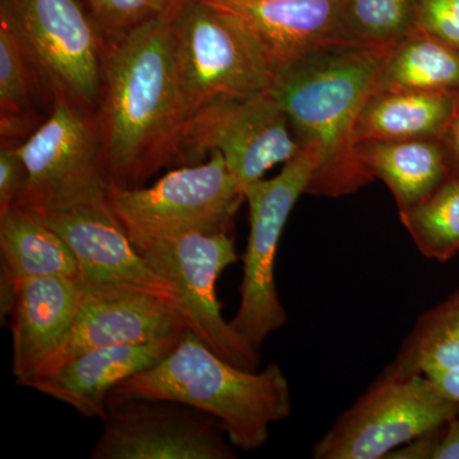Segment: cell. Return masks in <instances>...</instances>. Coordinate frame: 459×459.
I'll list each match as a JSON object with an SVG mask.
<instances>
[{
    "instance_id": "6da1fadb",
    "label": "cell",
    "mask_w": 459,
    "mask_h": 459,
    "mask_svg": "<svg viewBox=\"0 0 459 459\" xmlns=\"http://www.w3.org/2000/svg\"><path fill=\"white\" fill-rule=\"evenodd\" d=\"M171 11L107 45L98 114L105 169L119 188H140L161 169L180 166Z\"/></svg>"
},
{
    "instance_id": "7a4b0ae2",
    "label": "cell",
    "mask_w": 459,
    "mask_h": 459,
    "mask_svg": "<svg viewBox=\"0 0 459 459\" xmlns=\"http://www.w3.org/2000/svg\"><path fill=\"white\" fill-rule=\"evenodd\" d=\"M389 49L329 42L272 77L268 90L314 161L307 195L344 197L374 180L356 155L355 126Z\"/></svg>"
},
{
    "instance_id": "3957f363",
    "label": "cell",
    "mask_w": 459,
    "mask_h": 459,
    "mask_svg": "<svg viewBox=\"0 0 459 459\" xmlns=\"http://www.w3.org/2000/svg\"><path fill=\"white\" fill-rule=\"evenodd\" d=\"M115 398H151L186 404L213 416L232 446L255 451L270 427L292 412L289 380L277 364L246 370L223 360L188 328L155 367L124 380Z\"/></svg>"
},
{
    "instance_id": "277c9868",
    "label": "cell",
    "mask_w": 459,
    "mask_h": 459,
    "mask_svg": "<svg viewBox=\"0 0 459 459\" xmlns=\"http://www.w3.org/2000/svg\"><path fill=\"white\" fill-rule=\"evenodd\" d=\"M18 148L27 169L18 207L68 212L108 204L111 184L95 108L54 99L49 117Z\"/></svg>"
},
{
    "instance_id": "5b68a950",
    "label": "cell",
    "mask_w": 459,
    "mask_h": 459,
    "mask_svg": "<svg viewBox=\"0 0 459 459\" xmlns=\"http://www.w3.org/2000/svg\"><path fill=\"white\" fill-rule=\"evenodd\" d=\"M0 25L51 101L62 96L98 110L107 41L77 0H0Z\"/></svg>"
},
{
    "instance_id": "8992f818",
    "label": "cell",
    "mask_w": 459,
    "mask_h": 459,
    "mask_svg": "<svg viewBox=\"0 0 459 459\" xmlns=\"http://www.w3.org/2000/svg\"><path fill=\"white\" fill-rule=\"evenodd\" d=\"M171 33L184 122L212 100L270 89L261 50L237 18L208 0H179Z\"/></svg>"
},
{
    "instance_id": "52a82bcc",
    "label": "cell",
    "mask_w": 459,
    "mask_h": 459,
    "mask_svg": "<svg viewBox=\"0 0 459 459\" xmlns=\"http://www.w3.org/2000/svg\"><path fill=\"white\" fill-rule=\"evenodd\" d=\"M459 402L425 374L403 376L385 368L373 385L314 446V459H380L443 427Z\"/></svg>"
},
{
    "instance_id": "ba28073f",
    "label": "cell",
    "mask_w": 459,
    "mask_h": 459,
    "mask_svg": "<svg viewBox=\"0 0 459 459\" xmlns=\"http://www.w3.org/2000/svg\"><path fill=\"white\" fill-rule=\"evenodd\" d=\"M128 237L152 270L175 287L189 328L199 340L230 364L246 370L258 369L261 352L238 336L223 318L216 296L217 280L238 259L229 232Z\"/></svg>"
},
{
    "instance_id": "9c48e42d",
    "label": "cell",
    "mask_w": 459,
    "mask_h": 459,
    "mask_svg": "<svg viewBox=\"0 0 459 459\" xmlns=\"http://www.w3.org/2000/svg\"><path fill=\"white\" fill-rule=\"evenodd\" d=\"M244 201L243 186L219 151L207 162L174 169L148 188L111 186L108 195L126 234L141 237L229 232Z\"/></svg>"
},
{
    "instance_id": "30bf717a",
    "label": "cell",
    "mask_w": 459,
    "mask_h": 459,
    "mask_svg": "<svg viewBox=\"0 0 459 459\" xmlns=\"http://www.w3.org/2000/svg\"><path fill=\"white\" fill-rule=\"evenodd\" d=\"M180 166L219 151L243 189L301 152L289 117L270 90L212 100L183 124Z\"/></svg>"
},
{
    "instance_id": "8fae6325",
    "label": "cell",
    "mask_w": 459,
    "mask_h": 459,
    "mask_svg": "<svg viewBox=\"0 0 459 459\" xmlns=\"http://www.w3.org/2000/svg\"><path fill=\"white\" fill-rule=\"evenodd\" d=\"M313 170L312 156L301 150L279 175L255 181L244 189L249 204L250 231L244 255L240 305L230 325L258 352L265 338L287 322L277 292L274 262L287 220L299 198L307 195Z\"/></svg>"
},
{
    "instance_id": "7c38bea8",
    "label": "cell",
    "mask_w": 459,
    "mask_h": 459,
    "mask_svg": "<svg viewBox=\"0 0 459 459\" xmlns=\"http://www.w3.org/2000/svg\"><path fill=\"white\" fill-rule=\"evenodd\" d=\"M92 459H232L219 420L186 404L108 397Z\"/></svg>"
},
{
    "instance_id": "4fadbf2b",
    "label": "cell",
    "mask_w": 459,
    "mask_h": 459,
    "mask_svg": "<svg viewBox=\"0 0 459 459\" xmlns=\"http://www.w3.org/2000/svg\"><path fill=\"white\" fill-rule=\"evenodd\" d=\"M80 283L74 327L59 351L33 377L45 376L89 350L157 342L180 337L189 328L186 313L164 296L128 283L82 280Z\"/></svg>"
},
{
    "instance_id": "5bb4252c",
    "label": "cell",
    "mask_w": 459,
    "mask_h": 459,
    "mask_svg": "<svg viewBox=\"0 0 459 459\" xmlns=\"http://www.w3.org/2000/svg\"><path fill=\"white\" fill-rule=\"evenodd\" d=\"M29 212L68 244L77 258L81 280L138 286L164 296L184 312L175 287L144 261L108 204L68 212Z\"/></svg>"
},
{
    "instance_id": "9a60e30c",
    "label": "cell",
    "mask_w": 459,
    "mask_h": 459,
    "mask_svg": "<svg viewBox=\"0 0 459 459\" xmlns=\"http://www.w3.org/2000/svg\"><path fill=\"white\" fill-rule=\"evenodd\" d=\"M180 337L89 350L22 385L68 404L83 418L104 420L111 392L124 380L155 367L177 346Z\"/></svg>"
},
{
    "instance_id": "2e32d148",
    "label": "cell",
    "mask_w": 459,
    "mask_h": 459,
    "mask_svg": "<svg viewBox=\"0 0 459 459\" xmlns=\"http://www.w3.org/2000/svg\"><path fill=\"white\" fill-rule=\"evenodd\" d=\"M237 18L261 50L272 77L333 42L338 0H208Z\"/></svg>"
},
{
    "instance_id": "e0dca14e",
    "label": "cell",
    "mask_w": 459,
    "mask_h": 459,
    "mask_svg": "<svg viewBox=\"0 0 459 459\" xmlns=\"http://www.w3.org/2000/svg\"><path fill=\"white\" fill-rule=\"evenodd\" d=\"M81 300V283L65 277L26 281L9 312L18 385L38 376L65 342Z\"/></svg>"
},
{
    "instance_id": "ac0fdd59",
    "label": "cell",
    "mask_w": 459,
    "mask_h": 459,
    "mask_svg": "<svg viewBox=\"0 0 459 459\" xmlns=\"http://www.w3.org/2000/svg\"><path fill=\"white\" fill-rule=\"evenodd\" d=\"M0 314L11 312L17 287L30 280L65 277L81 280L77 258L68 244L25 208L0 214Z\"/></svg>"
},
{
    "instance_id": "d6986e66",
    "label": "cell",
    "mask_w": 459,
    "mask_h": 459,
    "mask_svg": "<svg viewBox=\"0 0 459 459\" xmlns=\"http://www.w3.org/2000/svg\"><path fill=\"white\" fill-rule=\"evenodd\" d=\"M459 92L373 89L355 126V141L439 140Z\"/></svg>"
},
{
    "instance_id": "ffe728a7",
    "label": "cell",
    "mask_w": 459,
    "mask_h": 459,
    "mask_svg": "<svg viewBox=\"0 0 459 459\" xmlns=\"http://www.w3.org/2000/svg\"><path fill=\"white\" fill-rule=\"evenodd\" d=\"M355 148L371 177L391 190L398 211L420 204L449 178L437 140H365Z\"/></svg>"
},
{
    "instance_id": "44dd1931",
    "label": "cell",
    "mask_w": 459,
    "mask_h": 459,
    "mask_svg": "<svg viewBox=\"0 0 459 459\" xmlns=\"http://www.w3.org/2000/svg\"><path fill=\"white\" fill-rule=\"evenodd\" d=\"M374 89L459 92V49L415 29L386 53Z\"/></svg>"
},
{
    "instance_id": "7402d4cb",
    "label": "cell",
    "mask_w": 459,
    "mask_h": 459,
    "mask_svg": "<svg viewBox=\"0 0 459 459\" xmlns=\"http://www.w3.org/2000/svg\"><path fill=\"white\" fill-rule=\"evenodd\" d=\"M459 367V289L419 316L389 369L403 376Z\"/></svg>"
},
{
    "instance_id": "603a6c76",
    "label": "cell",
    "mask_w": 459,
    "mask_h": 459,
    "mask_svg": "<svg viewBox=\"0 0 459 459\" xmlns=\"http://www.w3.org/2000/svg\"><path fill=\"white\" fill-rule=\"evenodd\" d=\"M416 29V0H338L333 42L392 48Z\"/></svg>"
},
{
    "instance_id": "cb8c5ba5",
    "label": "cell",
    "mask_w": 459,
    "mask_h": 459,
    "mask_svg": "<svg viewBox=\"0 0 459 459\" xmlns=\"http://www.w3.org/2000/svg\"><path fill=\"white\" fill-rule=\"evenodd\" d=\"M400 219L422 255L449 261L459 253V180L448 178Z\"/></svg>"
},
{
    "instance_id": "d4e9b609",
    "label": "cell",
    "mask_w": 459,
    "mask_h": 459,
    "mask_svg": "<svg viewBox=\"0 0 459 459\" xmlns=\"http://www.w3.org/2000/svg\"><path fill=\"white\" fill-rule=\"evenodd\" d=\"M39 87L16 39L0 25V135L2 141L22 143L36 129L33 92Z\"/></svg>"
},
{
    "instance_id": "484cf974",
    "label": "cell",
    "mask_w": 459,
    "mask_h": 459,
    "mask_svg": "<svg viewBox=\"0 0 459 459\" xmlns=\"http://www.w3.org/2000/svg\"><path fill=\"white\" fill-rule=\"evenodd\" d=\"M107 45L168 13L179 0H83Z\"/></svg>"
},
{
    "instance_id": "4316f807",
    "label": "cell",
    "mask_w": 459,
    "mask_h": 459,
    "mask_svg": "<svg viewBox=\"0 0 459 459\" xmlns=\"http://www.w3.org/2000/svg\"><path fill=\"white\" fill-rule=\"evenodd\" d=\"M416 29L459 49V0H416Z\"/></svg>"
},
{
    "instance_id": "83f0119b",
    "label": "cell",
    "mask_w": 459,
    "mask_h": 459,
    "mask_svg": "<svg viewBox=\"0 0 459 459\" xmlns=\"http://www.w3.org/2000/svg\"><path fill=\"white\" fill-rule=\"evenodd\" d=\"M20 143L2 141L0 147V214L17 204L27 183V169Z\"/></svg>"
},
{
    "instance_id": "f1b7e54d",
    "label": "cell",
    "mask_w": 459,
    "mask_h": 459,
    "mask_svg": "<svg viewBox=\"0 0 459 459\" xmlns=\"http://www.w3.org/2000/svg\"><path fill=\"white\" fill-rule=\"evenodd\" d=\"M448 177L459 180V98L448 126L437 140Z\"/></svg>"
},
{
    "instance_id": "f546056e",
    "label": "cell",
    "mask_w": 459,
    "mask_h": 459,
    "mask_svg": "<svg viewBox=\"0 0 459 459\" xmlns=\"http://www.w3.org/2000/svg\"><path fill=\"white\" fill-rule=\"evenodd\" d=\"M433 459H459V412L444 425Z\"/></svg>"
},
{
    "instance_id": "4dcf8cb0",
    "label": "cell",
    "mask_w": 459,
    "mask_h": 459,
    "mask_svg": "<svg viewBox=\"0 0 459 459\" xmlns=\"http://www.w3.org/2000/svg\"><path fill=\"white\" fill-rule=\"evenodd\" d=\"M449 398L459 402V367L431 370L425 374Z\"/></svg>"
}]
</instances>
